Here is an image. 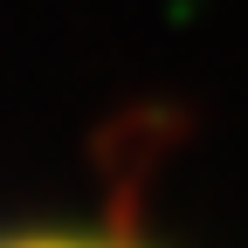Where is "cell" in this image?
I'll return each instance as SVG.
<instances>
[{
	"label": "cell",
	"mask_w": 248,
	"mask_h": 248,
	"mask_svg": "<svg viewBox=\"0 0 248 248\" xmlns=\"http://www.w3.org/2000/svg\"><path fill=\"white\" fill-rule=\"evenodd\" d=\"M21 248H90V241H21Z\"/></svg>",
	"instance_id": "6da1fadb"
}]
</instances>
